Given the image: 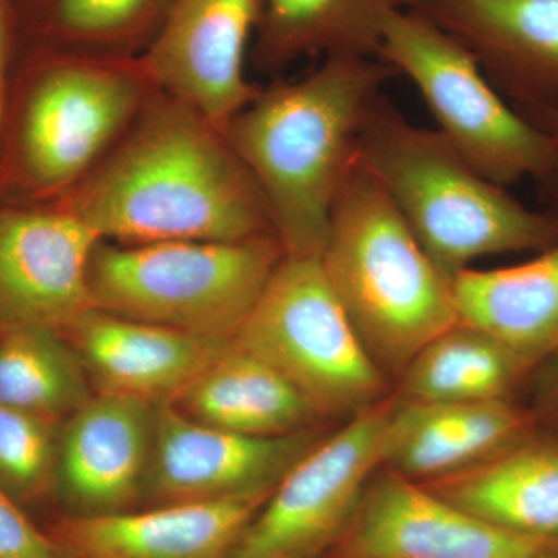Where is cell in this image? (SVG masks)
Returning a JSON list of instances; mask_svg holds the SVG:
<instances>
[{
  "label": "cell",
  "instance_id": "ac0fdd59",
  "mask_svg": "<svg viewBox=\"0 0 558 558\" xmlns=\"http://www.w3.org/2000/svg\"><path fill=\"white\" fill-rule=\"evenodd\" d=\"M537 428L534 413L513 399L417 402L395 395L380 468L428 483L470 468Z\"/></svg>",
  "mask_w": 558,
  "mask_h": 558
},
{
  "label": "cell",
  "instance_id": "9c48e42d",
  "mask_svg": "<svg viewBox=\"0 0 558 558\" xmlns=\"http://www.w3.org/2000/svg\"><path fill=\"white\" fill-rule=\"evenodd\" d=\"M395 395L328 433L282 476L229 558H325L380 469Z\"/></svg>",
  "mask_w": 558,
  "mask_h": 558
},
{
  "label": "cell",
  "instance_id": "ba28073f",
  "mask_svg": "<svg viewBox=\"0 0 558 558\" xmlns=\"http://www.w3.org/2000/svg\"><path fill=\"white\" fill-rule=\"evenodd\" d=\"M377 58L414 84L436 131L484 178L508 189L523 180L548 182L553 140L510 108L476 58L417 11L389 17Z\"/></svg>",
  "mask_w": 558,
  "mask_h": 558
},
{
  "label": "cell",
  "instance_id": "4fadbf2b",
  "mask_svg": "<svg viewBox=\"0 0 558 558\" xmlns=\"http://www.w3.org/2000/svg\"><path fill=\"white\" fill-rule=\"evenodd\" d=\"M101 241L60 205H0V330L68 332L94 307L87 277Z\"/></svg>",
  "mask_w": 558,
  "mask_h": 558
},
{
  "label": "cell",
  "instance_id": "30bf717a",
  "mask_svg": "<svg viewBox=\"0 0 558 558\" xmlns=\"http://www.w3.org/2000/svg\"><path fill=\"white\" fill-rule=\"evenodd\" d=\"M330 558H558V538L499 526L385 468Z\"/></svg>",
  "mask_w": 558,
  "mask_h": 558
},
{
  "label": "cell",
  "instance_id": "7a4b0ae2",
  "mask_svg": "<svg viewBox=\"0 0 558 558\" xmlns=\"http://www.w3.org/2000/svg\"><path fill=\"white\" fill-rule=\"evenodd\" d=\"M392 73L379 58L330 54L299 80L259 89L223 126L284 255L322 256L363 121Z\"/></svg>",
  "mask_w": 558,
  "mask_h": 558
},
{
  "label": "cell",
  "instance_id": "484cf974",
  "mask_svg": "<svg viewBox=\"0 0 558 558\" xmlns=\"http://www.w3.org/2000/svg\"><path fill=\"white\" fill-rule=\"evenodd\" d=\"M60 428L49 418L0 405V490L22 508L53 494Z\"/></svg>",
  "mask_w": 558,
  "mask_h": 558
},
{
  "label": "cell",
  "instance_id": "52a82bcc",
  "mask_svg": "<svg viewBox=\"0 0 558 558\" xmlns=\"http://www.w3.org/2000/svg\"><path fill=\"white\" fill-rule=\"evenodd\" d=\"M231 343L277 371L323 421H348L391 396L319 256H282Z\"/></svg>",
  "mask_w": 558,
  "mask_h": 558
},
{
  "label": "cell",
  "instance_id": "d4e9b609",
  "mask_svg": "<svg viewBox=\"0 0 558 558\" xmlns=\"http://www.w3.org/2000/svg\"><path fill=\"white\" fill-rule=\"evenodd\" d=\"M94 392L78 351L58 330H0V405L61 425Z\"/></svg>",
  "mask_w": 558,
  "mask_h": 558
},
{
  "label": "cell",
  "instance_id": "5b68a950",
  "mask_svg": "<svg viewBox=\"0 0 558 558\" xmlns=\"http://www.w3.org/2000/svg\"><path fill=\"white\" fill-rule=\"evenodd\" d=\"M319 259L360 341L391 380L461 323L453 278L433 263L359 159L333 204Z\"/></svg>",
  "mask_w": 558,
  "mask_h": 558
},
{
  "label": "cell",
  "instance_id": "8992f818",
  "mask_svg": "<svg viewBox=\"0 0 558 558\" xmlns=\"http://www.w3.org/2000/svg\"><path fill=\"white\" fill-rule=\"evenodd\" d=\"M282 256L275 234L234 242L101 241L87 277L92 306L231 343Z\"/></svg>",
  "mask_w": 558,
  "mask_h": 558
},
{
  "label": "cell",
  "instance_id": "ffe728a7",
  "mask_svg": "<svg viewBox=\"0 0 558 558\" xmlns=\"http://www.w3.org/2000/svg\"><path fill=\"white\" fill-rule=\"evenodd\" d=\"M459 318L510 349L534 373L558 349V242L534 258L453 278Z\"/></svg>",
  "mask_w": 558,
  "mask_h": 558
},
{
  "label": "cell",
  "instance_id": "4dcf8cb0",
  "mask_svg": "<svg viewBox=\"0 0 558 558\" xmlns=\"http://www.w3.org/2000/svg\"><path fill=\"white\" fill-rule=\"evenodd\" d=\"M325 558H330V557H325Z\"/></svg>",
  "mask_w": 558,
  "mask_h": 558
},
{
  "label": "cell",
  "instance_id": "d6986e66",
  "mask_svg": "<svg viewBox=\"0 0 558 558\" xmlns=\"http://www.w3.org/2000/svg\"><path fill=\"white\" fill-rule=\"evenodd\" d=\"M418 484L499 526L558 538V436L542 427L470 468Z\"/></svg>",
  "mask_w": 558,
  "mask_h": 558
},
{
  "label": "cell",
  "instance_id": "3957f363",
  "mask_svg": "<svg viewBox=\"0 0 558 558\" xmlns=\"http://www.w3.org/2000/svg\"><path fill=\"white\" fill-rule=\"evenodd\" d=\"M154 90L138 58L21 46L0 130V205L60 201L108 156Z\"/></svg>",
  "mask_w": 558,
  "mask_h": 558
},
{
  "label": "cell",
  "instance_id": "2e32d148",
  "mask_svg": "<svg viewBox=\"0 0 558 558\" xmlns=\"http://www.w3.org/2000/svg\"><path fill=\"white\" fill-rule=\"evenodd\" d=\"M270 494L64 515L47 531L76 558H229Z\"/></svg>",
  "mask_w": 558,
  "mask_h": 558
},
{
  "label": "cell",
  "instance_id": "e0dca14e",
  "mask_svg": "<svg viewBox=\"0 0 558 558\" xmlns=\"http://www.w3.org/2000/svg\"><path fill=\"white\" fill-rule=\"evenodd\" d=\"M97 392L175 402L230 343L95 310L68 332Z\"/></svg>",
  "mask_w": 558,
  "mask_h": 558
},
{
  "label": "cell",
  "instance_id": "7402d4cb",
  "mask_svg": "<svg viewBox=\"0 0 558 558\" xmlns=\"http://www.w3.org/2000/svg\"><path fill=\"white\" fill-rule=\"evenodd\" d=\"M409 0H266L255 62L288 68L306 57L360 54L377 58L389 17Z\"/></svg>",
  "mask_w": 558,
  "mask_h": 558
},
{
  "label": "cell",
  "instance_id": "44dd1931",
  "mask_svg": "<svg viewBox=\"0 0 558 558\" xmlns=\"http://www.w3.org/2000/svg\"><path fill=\"white\" fill-rule=\"evenodd\" d=\"M171 405L209 427L256 438L289 436L323 422L277 371L233 343Z\"/></svg>",
  "mask_w": 558,
  "mask_h": 558
},
{
  "label": "cell",
  "instance_id": "5bb4252c",
  "mask_svg": "<svg viewBox=\"0 0 558 558\" xmlns=\"http://www.w3.org/2000/svg\"><path fill=\"white\" fill-rule=\"evenodd\" d=\"M157 405L97 392L60 428L53 494L70 517L126 512L143 501Z\"/></svg>",
  "mask_w": 558,
  "mask_h": 558
},
{
  "label": "cell",
  "instance_id": "6da1fadb",
  "mask_svg": "<svg viewBox=\"0 0 558 558\" xmlns=\"http://www.w3.org/2000/svg\"><path fill=\"white\" fill-rule=\"evenodd\" d=\"M54 204L117 244L275 234L223 130L157 89L100 165Z\"/></svg>",
  "mask_w": 558,
  "mask_h": 558
},
{
  "label": "cell",
  "instance_id": "9a60e30c",
  "mask_svg": "<svg viewBox=\"0 0 558 558\" xmlns=\"http://www.w3.org/2000/svg\"><path fill=\"white\" fill-rule=\"evenodd\" d=\"M519 110H558V0H409Z\"/></svg>",
  "mask_w": 558,
  "mask_h": 558
},
{
  "label": "cell",
  "instance_id": "277c9868",
  "mask_svg": "<svg viewBox=\"0 0 558 558\" xmlns=\"http://www.w3.org/2000/svg\"><path fill=\"white\" fill-rule=\"evenodd\" d=\"M357 159L451 278L473 260L538 253L558 242L557 213L526 207L481 175L438 131L411 124L381 95L360 130Z\"/></svg>",
  "mask_w": 558,
  "mask_h": 558
},
{
  "label": "cell",
  "instance_id": "83f0119b",
  "mask_svg": "<svg viewBox=\"0 0 558 558\" xmlns=\"http://www.w3.org/2000/svg\"><path fill=\"white\" fill-rule=\"evenodd\" d=\"M20 51L16 0H0V130Z\"/></svg>",
  "mask_w": 558,
  "mask_h": 558
},
{
  "label": "cell",
  "instance_id": "cb8c5ba5",
  "mask_svg": "<svg viewBox=\"0 0 558 558\" xmlns=\"http://www.w3.org/2000/svg\"><path fill=\"white\" fill-rule=\"evenodd\" d=\"M171 0H16L22 47L138 58Z\"/></svg>",
  "mask_w": 558,
  "mask_h": 558
},
{
  "label": "cell",
  "instance_id": "603a6c76",
  "mask_svg": "<svg viewBox=\"0 0 558 558\" xmlns=\"http://www.w3.org/2000/svg\"><path fill=\"white\" fill-rule=\"evenodd\" d=\"M532 371L494 337L459 325L425 344L396 384L417 402H492L513 399Z\"/></svg>",
  "mask_w": 558,
  "mask_h": 558
},
{
  "label": "cell",
  "instance_id": "4316f807",
  "mask_svg": "<svg viewBox=\"0 0 558 558\" xmlns=\"http://www.w3.org/2000/svg\"><path fill=\"white\" fill-rule=\"evenodd\" d=\"M0 558H76L0 490Z\"/></svg>",
  "mask_w": 558,
  "mask_h": 558
},
{
  "label": "cell",
  "instance_id": "8fae6325",
  "mask_svg": "<svg viewBox=\"0 0 558 558\" xmlns=\"http://www.w3.org/2000/svg\"><path fill=\"white\" fill-rule=\"evenodd\" d=\"M266 0H171L138 57L157 90L223 130L258 94L245 60Z\"/></svg>",
  "mask_w": 558,
  "mask_h": 558
},
{
  "label": "cell",
  "instance_id": "7c38bea8",
  "mask_svg": "<svg viewBox=\"0 0 558 558\" xmlns=\"http://www.w3.org/2000/svg\"><path fill=\"white\" fill-rule=\"evenodd\" d=\"M328 433L314 427L256 438L209 427L161 403L143 502L179 505L271 492Z\"/></svg>",
  "mask_w": 558,
  "mask_h": 558
},
{
  "label": "cell",
  "instance_id": "f1b7e54d",
  "mask_svg": "<svg viewBox=\"0 0 558 558\" xmlns=\"http://www.w3.org/2000/svg\"><path fill=\"white\" fill-rule=\"evenodd\" d=\"M532 399L529 410L539 427L558 428V349L532 373Z\"/></svg>",
  "mask_w": 558,
  "mask_h": 558
},
{
  "label": "cell",
  "instance_id": "f546056e",
  "mask_svg": "<svg viewBox=\"0 0 558 558\" xmlns=\"http://www.w3.org/2000/svg\"><path fill=\"white\" fill-rule=\"evenodd\" d=\"M520 112L529 120L534 121L553 140L554 168L545 186L553 191L558 204V110H520ZM554 213L558 215V209Z\"/></svg>",
  "mask_w": 558,
  "mask_h": 558
}]
</instances>
